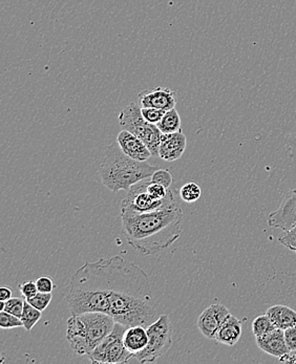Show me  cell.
<instances>
[{
	"label": "cell",
	"mask_w": 296,
	"mask_h": 364,
	"mask_svg": "<svg viewBox=\"0 0 296 364\" xmlns=\"http://www.w3.org/2000/svg\"><path fill=\"white\" fill-rule=\"evenodd\" d=\"M41 316H43V312L37 310L36 308H34L32 304H28L24 299L23 311H22L21 318L23 322V328H26V331L30 332L36 326L37 322L41 321Z\"/></svg>",
	"instance_id": "obj_19"
},
{
	"label": "cell",
	"mask_w": 296,
	"mask_h": 364,
	"mask_svg": "<svg viewBox=\"0 0 296 364\" xmlns=\"http://www.w3.org/2000/svg\"><path fill=\"white\" fill-rule=\"evenodd\" d=\"M149 181L150 178H145L130 187V191H127V198L121 203L122 210L138 213H150V211L163 208L176 200L174 194L170 191L166 198L163 200H154L147 191V185Z\"/></svg>",
	"instance_id": "obj_8"
},
{
	"label": "cell",
	"mask_w": 296,
	"mask_h": 364,
	"mask_svg": "<svg viewBox=\"0 0 296 364\" xmlns=\"http://www.w3.org/2000/svg\"><path fill=\"white\" fill-rule=\"evenodd\" d=\"M187 140L182 129L171 134H162L160 147H159V158L166 162H174L179 160L186 149Z\"/></svg>",
	"instance_id": "obj_12"
},
{
	"label": "cell",
	"mask_w": 296,
	"mask_h": 364,
	"mask_svg": "<svg viewBox=\"0 0 296 364\" xmlns=\"http://www.w3.org/2000/svg\"><path fill=\"white\" fill-rule=\"evenodd\" d=\"M66 300L72 315L105 313L127 328L159 318L147 273L118 255L85 262L70 277Z\"/></svg>",
	"instance_id": "obj_1"
},
{
	"label": "cell",
	"mask_w": 296,
	"mask_h": 364,
	"mask_svg": "<svg viewBox=\"0 0 296 364\" xmlns=\"http://www.w3.org/2000/svg\"><path fill=\"white\" fill-rule=\"evenodd\" d=\"M276 328L286 330L296 326V311L282 304H275L266 311Z\"/></svg>",
	"instance_id": "obj_17"
},
{
	"label": "cell",
	"mask_w": 296,
	"mask_h": 364,
	"mask_svg": "<svg viewBox=\"0 0 296 364\" xmlns=\"http://www.w3.org/2000/svg\"><path fill=\"white\" fill-rule=\"evenodd\" d=\"M152 182L157 183V184L163 185V186L169 188L172 184V176L169 169H160L154 172L150 176Z\"/></svg>",
	"instance_id": "obj_24"
},
{
	"label": "cell",
	"mask_w": 296,
	"mask_h": 364,
	"mask_svg": "<svg viewBox=\"0 0 296 364\" xmlns=\"http://www.w3.org/2000/svg\"><path fill=\"white\" fill-rule=\"evenodd\" d=\"M276 326L275 323H273L270 317H269L266 313L260 315V316L256 317L253 322V332L255 338L264 336V335L273 332Z\"/></svg>",
	"instance_id": "obj_20"
},
{
	"label": "cell",
	"mask_w": 296,
	"mask_h": 364,
	"mask_svg": "<svg viewBox=\"0 0 296 364\" xmlns=\"http://www.w3.org/2000/svg\"><path fill=\"white\" fill-rule=\"evenodd\" d=\"M231 315L228 309L223 304H211L203 311L196 324H198L200 332L206 338L212 341V339H216L218 331Z\"/></svg>",
	"instance_id": "obj_9"
},
{
	"label": "cell",
	"mask_w": 296,
	"mask_h": 364,
	"mask_svg": "<svg viewBox=\"0 0 296 364\" xmlns=\"http://www.w3.org/2000/svg\"><path fill=\"white\" fill-rule=\"evenodd\" d=\"M138 97L141 107L159 108L167 112L176 107V92L162 86H157L152 90H143Z\"/></svg>",
	"instance_id": "obj_11"
},
{
	"label": "cell",
	"mask_w": 296,
	"mask_h": 364,
	"mask_svg": "<svg viewBox=\"0 0 296 364\" xmlns=\"http://www.w3.org/2000/svg\"><path fill=\"white\" fill-rule=\"evenodd\" d=\"M242 328L243 321H240V319L231 315L228 319L222 324L220 330L218 331L216 341L218 343L233 346L240 341V336H242Z\"/></svg>",
	"instance_id": "obj_15"
},
{
	"label": "cell",
	"mask_w": 296,
	"mask_h": 364,
	"mask_svg": "<svg viewBox=\"0 0 296 364\" xmlns=\"http://www.w3.org/2000/svg\"><path fill=\"white\" fill-rule=\"evenodd\" d=\"M184 213L178 200L150 213L121 209L122 233L128 244L140 255H158L167 250L182 233Z\"/></svg>",
	"instance_id": "obj_2"
},
{
	"label": "cell",
	"mask_w": 296,
	"mask_h": 364,
	"mask_svg": "<svg viewBox=\"0 0 296 364\" xmlns=\"http://www.w3.org/2000/svg\"><path fill=\"white\" fill-rule=\"evenodd\" d=\"M13 291L12 288L8 286H2L0 288V300L1 301H6L10 299H12Z\"/></svg>",
	"instance_id": "obj_32"
},
{
	"label": "cell",
	"mask_w": 296,
	"mask_h": 364,
	"mask_svg": "<svg viewBox=\"0 0 296 364\" xmlns=\"http://www.w3.org/2000/svg\"><path fill=\"white\" fill-rule=\"evenodd\" d=\"M141 112H142V116L145 120L148 121L149 123H152V124L156 125L160 122L161 119L163 118L165 112H166L165 110L159 109V108L154 107H142Z\"/></svg>",
	"instance_id": "obj_25"
},
{
	"label": "cell",
	"mask_w": 296,
	"mask_h": 364,
	"mask_svg": "<svg viewBox=\"0 0 296 364\" xmlns=\"http://www.w3.org/2000/svg\"><path fill=\"white\" fill-rule=\"evenodd\" d=\"M278 242L296 253V225L293 228H291L290 230L285 231V232L278 237Z\"/></svg>",
	"instance_id": "obj_27"
},
{
	"label": "cell",
	"mask_w": 296,
	"mask_h": 364,
	"mask_svg": "<svg viewBox=\"0 0 296 364\" xmlns=\"http://www.w3.org/2000/svg\"><path fill=\"white\" fill-rule=\"evenodd\" d=\"M142 107L139 103L132 102L121 110L118 120L121 129L132 132L145 143L152 156H159L162 132L156 124L148 122L142 116Z\"/></svg>",
	"instance_id": "obj_5"
},
{
	"label": "cell",
	"mask_w": 296,
	"mask_h": 364,
	"mask_svg": "<svg viewBox=\"0 0 296 364\" xmlns=\"http://www.w3.org/2000/svg\"><path fill=\"white\" fill-rule=\"evenodd\" d=\"M117 142L120 145L123 152L134 160L147 162L150 156H152L145 143L127 130L122 129L119 132Z\"/></svg>",
	"instance_id": "obj_13"
},
{
	"label": "cell",
	"mask_w": 296,
	"mask_h": 364,
	"mask_svg": "<svg viewBox=\"0 0 296 364\" xmlns=\"http://www.w3.org/2000/svg\"><path fill=\"white\" fill-rule=\"evenodd\" d=\"M19 290H21V293L22 296L24 297V299H32V297H34L35 295L39 292L36 282H33V280L21 284V286H19Z\"/></svg>",
	"instance_id": "obj_29"
},
{
	"label": "cell",
	"mask_w": 296,
	"mask_h": 364,
	"mask_svg": "<svg viewBox=\"0 0 296 364\" xmlns=\"http://www.w3.org/2000/svg\"><path fill=\"white\" fill-rule=\"evenodd\" d=\"M256 344L263 352L271 355V356L280 358L287 353L290 352L285 339L284 330L276 328L273 332L256 338Z\"/></svg>",
	"instance_id": "obj_14"
},
{
	"label": "cell",
	"mask_w": 296,
	"mask_h": 364,
	"mask_svg": "<svg viewBox=\"0 0 296 364\" xmlns=\"http://www.w3.org/2000/svg\"><path fill=\"white\" fill-rule=\"evenodd\" d=\"M147 328L148 334L147 348L142 352L134 355V358L141 363H156L171 348L174 330H172L169 315H160L159 318Z\"/></svg>",
	"instance_id": "obj_6"
},
{
	"label": "cell",
	"mask_w": 296,
	"mask_h": 364,
	"mask_svg": "<svg viewBox=\"0 0 296 364\" xmlns=\"http://www.w3.org/2000/svg\"><path fill=\"white\" fill-rule=\"evenodd\" d=\"M24 300L12 297L6 301H4V310L6 312L11 313L17 317H21L22 311H23Z\"/></svg>",
	"instance_id": "obj_26"
},
{
	"label": "cell",
	"mask_w": 296,
	"mask_h": 364,
	"mask_svg": "<svg viewBox=\"0 0 296 364\" xmlns=\"http://www.w3.org/2000/svg\"><path fill=\"white\" fill-rule=\"evenodd\" d=\"M52 299V293L38 292L34 297H32V299H28L26 300L28 304H32L34 308H36L37 310L43 312V311L48 308V304H51Z\"/></svg>",
	"instance_id": "obj_23"
},
{
	"label": "cell",
	"mask_w": 296,
	"mask_h": 364,
	"mask_svg": "<svg viewBox=\"0 0 296 364\" xmlns=\"http://www.w3.org/2000/svg\"><path fill=\"white\" fill-rule=\"evenodd\" d=\"M268 225L284 231L296 225V188L286 194L278 209L268 216Z\"/></svg>",
	"instance_id": "obj_10"
},
{
	"label": "cell",
	"mask_w": 296,
	"mask_h": 364,
	"mask_svg": "<svg viewBox=\"0 0 296 364\" xmlns=\"http://www.w3.org/2000/svg\"><path fill=\"white\" fill-rule=\"evenodd\" d=\"M127 326L116 322L112 333L88 355L90 363L95 364H122L130 363L134 358L125 346V337Z\"/></svg>",
	"instance_id": "obj_7"
},
{
	"label": "cell",
	"mask_w": 296,
	"mask_h": 364,
	"mask_svg": "<svg viewBox=\"0 0 296 364\" xmlns=\"http://www.w3.org/2000/svg\"><path fill=\"white\" fill-rule=\"evenodd\" d=\"M125 346L130 353L134 355L142 352L148 343L147 328L142 326H130L125 333Z\"/></svg>",
	"instance_id": "obj_16"
},
{
	"label": "cell",
	"mask_w": 296,
	"mask_h": 364,
	"mask_svg": "<svg viewBox=\"0 0 296 364\" xmlns=\"http://www.w3.org/2000/svg\"><path fill=\"white\" fill-rule=\"evenodd\" d=\"M157 127L162 132V134L179 132L181 129V118L176 107L167 110Z\"/></svg>",
	"instance_id": "obj_18"
},
{
	"label": "cell",
	"mask_w": 296,
	"mask_h": 364,
	"mask_svg": "<svg viewBox=\"0 0 296 364\" xmlns=\"http://www.w3.org/2000/svg\"><path fill=\"white\" fill-rule=\"evenodd\" d=\"M37 288L39 292L52 293L55 288L54 282L51 277H41L36 280Z\"/></svg>",
	"instance_id": "obj_30"
},
{
	"label": "cell",
	"mask_w": 296,
	"mask_h": 364,
	"mask_svg": "<svg viewBox=\"0 0 296 364\" xmlns=\"http://www.w3.org/2000/svg\"><path fill=\"white\" fill-rule=\"evenodd\" d=\"M284 333L289 350H290V352H295L296 350V326L286 328Z\"/></svg>",
	"instance_id": "obj_31"
},
{
	"label": "cell",
	"mask_w": 296,
	"mask_h": 364,
	"mask_svg": "<svg viewBox=\"0 0 296 364\" xmlns=\"http://www.w3.org/2000/svg\"><path fill=\"white\" fill-rule=\"evenodd\" d=\"M280 360L282 363H296V350L295 352H289L280 357Z\"/></svg>",
	"instance_id": "obj_33"
},
{
	"label": "cell",
	"mask_w": 296,
	"mask_h": 364,
	"mask_svg": "<svg viewBox=\"0 0 296 364\" xmlns=\"http://www.w3.org/2000/svg\"><path fill=\"white\" fill-rule=\"evenodd\" d=\"M116 321L105 313L73 314L66 323V339L79 356H88L107 335Z\"/></svg>",
	"instance_id": "obj_4"
},
{
	"label": "cell",
	"mask_w": 296,
	"mask_h": 364,
	"mask_svg": "<svg viewBox=\"0 0 296 364\" xmlns=\"http://www.w3.org/2000/svg\"><path fill=\"white\" fill-rule=\"evenodd\" d=\"M4 301H1V300H0V312H1V311H4Z\"/></svg>",
	"instance_id": "obj_34"
},
{
	"label": "cell",
	"mask_w": 296,
	"mask_h": 364,
	"mask_svg": "<svg viewBox=\"0 0 296 364\" xmlns=\"http://www.w3.org/2000/svg\"><path fill=\"white\" fill-rule=\"evenodd\" d=\"M202 196V189L196 183H187L180 189V196L184 202L194 203Z\"/></svg>",
	"instance_id": "obj_21"
},
{
	"label": "cell",
	"mask_w": 296,
	"mask_h": 364,
	"mask_svg": "<svg viewBox=\"0 0 296 364\" xmlns=\"http://www.w3.org/2000/svg\"><path fill=\"white\" fill-rule=\"evenodd\" d=\"M158 169V166L130 158L123 152L118 142H115L106 149L99 174L106 188L118 193L130 191L132 185L150 178Z\"/></svg>",
	"instance_id": "obj_3"
},
{
	"label": "cell",
	"mask_w": 296,
	"mask_h": 364,
	"mask_svg": "<svg viewBox=\"0 0 296 364\" xmlns=\"http://www.w3.org/2000/svg\"><path fill=\"white\" fill-rule=\"evenodd\" d=\"M170 189L163 186V185L157 184V183L152 182L149 181L147 185V191L154 200H163L166 198L169 194Z\"/></svg>",
	"instance_id": "obj_28"
},
{
	"label": "cell",
	"mask_w": 296,
	"mask_h": 364,
	"mask_svg": "<svg viewBox=\"0 0 296 364\" xmlns=\"http://www.w3.org/2000/svg\"><path fill=\"white\" fill-rule=\"evenodd\" d=\"M0 326L4 330L21 328V326H23V322H22L21 317L15 316V315L6 312V311H1L0 312Z\"/></svg>",
	"instance_id": "obj_22"
}]
</instances>
